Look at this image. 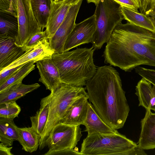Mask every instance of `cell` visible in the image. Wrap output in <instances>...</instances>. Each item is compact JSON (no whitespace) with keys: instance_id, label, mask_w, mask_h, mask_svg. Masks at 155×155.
Segmentation results:
<instances>
[{"instance_id":"cell-1","label":"cell","mask_w":155,"mask_h":155,"mask_svg":"<svg viewBox=\"0 0 155 155\" xmlns=\"http://www.w3.org/2000/svg\"><path fill=\"white\" fill-rule=\"evenodd\" d=\"M103 56L105 63L130 71L141 65L155 67V33L127 22L114 29Z\"/></svg>"},{"instance_id":"cell-2","label":"cell","mask_w":155,"mask_h":155,"mask_svg":"<svg viewBox=\"0 0 155 155\" xmlns=\"http://www.w3.org/2000/svg\"><path fill=\"white\" fill-rule=\"evenodd\" d=\"M85 86L89 101L103 121L114 129L122 128L130 108L118 71L110 65L98 67Z\"/></svg>"},{"instance_id":"cell-3","label":"cell","mask_w":155,"mask_h":155,"mask_svg":"<svg viewBox=\"0 0 155 155\" xmlns=\"http://www.w3.org/2000/svg\"><path fill=\"white\" fill-rule=\"evenodd\" d=\"M95 50L93 47L77 48L71 51L54 53L51 58L58 70L62 83L85 86L97 71L93 58Z\"/></svg>"},{"instance_id":"cell-4","label":"cell","mask_w":155,"mask_h":155,"mask_svg":"<svg viewBox=\"0 0 155 155\" xmlns=\"http://www.w3.org/2000/svg\"><path fill=\"white\" fill-rule=\"evenodd\" d=\"M85 87L62 83L48 96L49 113L44 134L39 142V148L45 146L51 129L58 124L70 105L78 98L87 95Z\"/></svg>"},{"instance_id":"cell-5","label":"cell","mask_w":155,"mask_h":155,"mask_svg":"<svg viewBox=\"0 0 155 155\" xmlns=\"http://www.w3.org/2000/svg\"><path fill=\"white\" fill-rule=\"evenodd\" d=\"M137 144L119 132L112 134H93L83 140L80 152L84 155H128Z\"/></svg>"},{"instance_id":"cell-6","label":"cell","mask_w":155,"mask_h":155,"mask_svg":"<svg viewBox=\"0 0 155 155\" xmlns=\"http://www.w3.org/2000/svg\"><path fill=\"white\" fill-rule=\"evenodd\" d=\"M121 7L113 0H101L96 5L94 15L96 29L91 42L95 50L109 41L115 28L124 19Z\"/></svg>"},{"instance_id":"cell-7","label":"cell","mask_w":155,"mask_h":155,"mask_svg":"<svg viewBox=\"0 0 155 155\" xmlns=\"http://www.w3.org/2000/svg\"><path fill=\"white\" fill-rule=\"evenodd\" d=\"M82 135L80 125L59 123L51 130L46 140L48 152L57 151L76 147Z\"/></svg>"},{"instance_id":"cell-8","label":"cell","mask_w":155,"mask_h":155,"mask_svg":"<svg viewBox=\"0 0 155 155\" xmlns=\"http://www.w3.org/2000/svg\"><path fill=\"white\" fill-rule=\"evenodd\" d=\"M18 30L15 44L23 47L36 33L43 31L33 12L30 0H18Z\"/></svg>"},{"instance_id":"cell-9","label":"cell","mask_w":155,"mask_h":155,"mask_svg":"<svg viewBox=\"0 0 155 155\" xmlns=\"http://www.w3.org/2000/svg\"><path fill=\"white\" fill-rule=\"evenodd\" d=\"M83 0L70 6L63 22L53 35L48 39L50 47L54 53L64 52L66 40L74 28L77 14Z\"/></svg>"},{"instance_id":"cell-10","label":"cell","mask_w":155,"mask_h":155,"mask_svg":"<svg viewBox=\"0 0 155 155\" xmlns=\"http://www.w3.org/2000/svg\"><path fill=\"white\" fill-rule=\"evenodd\" d=\"M96 29L95 16L94 14L75 26L68 36L64 44V52L82 44L91 42Z\"/></svg>"},{"instance_id":"cell-11","label":"cell","mask_w":155,"mask_h":155,"mask_svg":"<svg viewBox=\"0 0 155 155\" xmlns=\"http://www.w3.org/2000/svg\"><path fill=\"white\" fill-rule=\"evenodd\" d=\"M40 75L39 81L46 89L53 91L61 84L58 70L51 57L44 58L35 63Z\"/></svg>"},{"instance_id":"cell-12","label":"cell","mask_w":155,"mask_h":155,"mask_svg":"<svg viewBox=\"0 0 155 155\" xmlns=\"http://www.w3.org/2000/svg\"><path fill=\"white\" fill-rule=\"evenodd\" d=\"M88 100L87 95L77 99L70 105L58 123L73 126L83 125L87 116Z\"/></svg>"},{"instance_id":"cell-13","label":"cell","mask_w":155,"mask_h":155,"mask_svg":"<svg viewBox=\"0 0 155 155\" xmlns=\"http://www.w3.org/2000/svg\"><path fill=\"white\" fill-rule=\"evenodd\" d=\"M48 39L47 38L39 41L38 44L26 51L19 58L3 70L16 67L31 61L36 62L44 58L51 57L54 52L50 47Z\"/></svg>"},{"instance_id":"cell-14","label":"cell","mask_w":155,"mask_h":155,"mask_svg":"<svg viewBox=\"0 0 155 155\" xmlns=\"http://www.w3.org/2000/svg\"><path fill=\"white\" fill-rule=\"evenodd\" d=\"M16 38L0 36V71L13 63L25 52L15 44Z\"/></svg>"},{"instance_id":"cell-15","label":"cell","mask_w":155,"mask_h":155,"mask_svg":"<svg viewBox=\"0 0 155 155\" xmlns=\"http://www.w3.org/2000/svg\"><path fill=\"white\" fill-rule=\"evenodd\" d=\"M146 110L141 121V130L137 145L143 150L155 148V113L149 109Z\"/></svg>"},{"instance_id":"cell-16","label":"cell","mask_w":155,"mask_h":155,"mask_svg":"<svg viewBox=\"0 0 155 155\" xmlns=\"http://www.w3.org/2000/svg\"><path fill=\"white\" fill-rule=\"evenodd\" d=\"M87 135L93 134H112L118 133L117 130L114 129L106 124L95 111L92 104H88L87 116L83 124Z\"/></svg>"},{"instance_id":"cell-17","label":"cell","mask_w":155,"mask_h":155,"mask_svg":"<svg viewBox=\"0 0 155 155\" xmlns=\"http://www.w3.org/2000/svg\"><path fill=\"white\" fill-rule=\"evenodd\" d=\"M70 5L54 1L45 30L49 38L54 34L64 20Z\"/></svg>"},{"instance_id":"cell-18","label":"cell","mask_w":155,"mask_h":155,"mask_svg":"<svg viewBox=\"0 0 155 155\" xmlns=\"http://www.w3.org/2000/svg\"><path fill=\"white\" fill-rule=\"evenodd\" d=\"M136 94L139 101V106L155 112V85L142 78L136 87Z\"/></svg>"},{"instance_id":"cell-19","label":"cell","mask_w":155,"mask_h":155,"mask_svg":"<svg viewBox=\"0 0 155 155\" xmlns=\"http://www.w3.org/2000/svg\"><path fill=\"white\" fill-rule=\"evenodd\" d=\"M121 10L124 19L128 22L155 33V21L153 17L124 7L121 6Z\"/></svg>"},{"instance_id":"cell-20","label":"cell","mask_w":155,"mask_h":155,"mask_svg":"<svg viewBox=\"0 0 155 155\" xmlns=\"http://www.w3.org/2000/svg\"><path fill=\"white\" fill-rule=\"evenodd\" d=\"M18 141L22 146V150L30 153L36 151L39 146L40 137L31 127H17Z\"/></svg>"},{"instance_id":"cell-21","label":"cell","mask_w":155,"mask_h":155,"mask_svg":"<svg viewBox=\"0 0 155 155\" xmlns=\"http://www.w3.org/2000/svg\"><path fill=\"white\" fill-rule=\"evenodd\" d=\"M49 113V105L47 96L41 99L40 108L36 114L30 117L31 127L40 136V141L44 134Z\"/></svg>"},{"instance_id":"cell-22","label":"cell","mask_w":155,"mask_h":155,"mask_svg":"<svg viewBox=\"0 0 155 155\" xmlns=\"http://www.w3.org/2000/svg\"><path fill=\"white\" fill-rule=\"evenodd\" d=\"M18 30L17 15L0 10V36L16 38Z\"/></svg>"},{"instance_id":"cell-23","label":"cell","mask_w":155,"mask_h":155,"mask_svg":"<svg viewBox=\"0 0 155 155\" xmlns=\"http://www.w3.org/2000/svg\"><path fill=\"white\" fill-rule=\"evenodd\" d=\"M34 15L42 30L46 28L54 0H30Z\"/></svg>"},{"instance_id":"cell-24","label":"cell","mask_w":155,"mask_h":155,"mask_svg":"<svg viewBox=\"0 0 155 155\" xmlns=\"http://www.w3.org/2000/svg\"><path fill=\"white\" fill-rule=\"evenodd\" d=\"M37 83L25 84L22 83L18 84L0 93V104L16 100L28 93L37 89L40 87Z\"/></svg>"},{"instance_id":"cell-25","label":"cell","mask_w":155,"mask_h":155,"mask_svg":"<svg viewBox=\"0 0 155 155\" xmlns=\"http://www.w3.org/2000/svg\"><path fill=\"white\" fill-rule=\"evenodd\" d=\"M17 126L13 120L0 117V142L8 147L18 138Z\"/></svg>"},{"instance_id":"cell-26","label":"cell","mask_w":155,"mask_h":155,"mask_svg":"<svg viewBox=\"0 0 155 155\" xmlns=\"http://www.w3.org/2000/svg\"><path fill=\"white\" fill-rule=\"evenodd\" d=\"M35 61H30L21 67L12 76L1 84H0V93L22 82V80L35 68Z\"/></svg>"},{"instance_id":"cell-27","label":"cell","mask_w":155,"mask_h":155,"mask_svg":"<svg viewBox=\"0 0 155 155\" xmlns=\"http://www.w3.org/2000/svg\"><path fill=\"white\" fill-rule=\"evenodd\" d=\"M21 111L20 107L15 101L0 104V117L13 120L18 117Z\"/></svg>"},{"instance_id":"cell-28","label":"cell","mask_w":155,"mask_h":155,"mask_svg":"<svg viewBox=\"0 0 155 155\" xmlns=\"http://www.w3.org/2000/svg\"><path fill=\"white\" fill-rule=\"evenodd\" d=\"M47 38L48 37L45 30L38 32L29 39L25 44L23 48L26 52L38 44L39 41Z\"/></svg>"},{"instance_id":"cell-29","label":"cell","mask_w":155,"mask_h":155,"mask_svg":"<svg viewBox=\"0 0 155 155\" xmlns=\"http://www.w3.org/2000/svg\"><path fill=\"white\" fill-rule=\"evenodd\" d=\"M136 72L142 78L155 85V70L148 69L139 66L135 68Z\"/></svg>"},{"instance_id":"cell-30","label":"cell","mask_w":155,"mask_h":155,"mask_svg":"<svg viewBox=\"0 0 155 155\" xmlns=\"http://www.w3.org/2000/svg\"><path fill=\"white\" fill-rule=\"evenodd\" d=\"M18 0H0V10L17 15Z\"/></svg>"},{"instance_id":"cell-31","label":"cell","mask_w":155,"mask_h":155,"mask_svg":"<svg viewBox=\"0 0 155 155\" xmlns=\"http://www.w3.org/2000/svg\"><path fill=\"white\" fill-rule=\"evenodd\" d=\"M27 63L16 67L3 70L0 71V84L5 82L11 77L16 72Z\"/></svg>"},{"instance_id":"cell-32","label":"cell","mask_w":155,"mask_h":155,"mask_svg":"<svg viewBox=\"0 0 155 155\" xmlns=\"http://www.w3.org/2000/svg\"><path fill=\"white\" fill-rule=\"evenodd\" d=\"M140 13L147 15L150 11L155 8V0H139Z\"/></svg>"},{"instance_id":"cell-33","label":"cell","mask_w":155,"mask_h":155,"mask_svg":"<svg viewBox=\"0 0 155 155\" xmlns=\"http://www.w3.org/2000/svg\"><path fill=\"white\" fill-rule=\"evenodd\" d=\"M119 4L121 6L124 7L134 11L139 12L140 7L139 0H113Z\"/></svg>"},{"instance_id":"cell-34","label":"cell","mask_w":155,"mask_h":155,"mask_svg":"<svg viewBox=\"0 0 155 155\" xmlns=\"http://www.w3.org/2000/svg\"><path fill=\"white\" fill-rule=\"evenodd\" d=\"M45 155H81L78 147H75L72 149H68L63 150L51 152H47Z\"/></svg>"},{"instance_id":"cell-35","label":"cell","mask_w":155,"mask_h":155,"mask_svg":"<svg viewBox=\"0 0 155 155\" xmlns=\"http://www.w3.org/2000/svg\"><path fill=\"white\" fill-rule=\"evenodd\" d=\"M12 147H8L2 143H0V155H13L11 152Z\"/></svg>"},{"instance_id":"cell-36","label":"cell","mask_w":155,"mask_h":155,"mask_svg":"<svg viewBox=\"0 0 155 155\" xmlns=\"http://www.w3.org/2000/svg\"><path fill=\"white\" fill-rule=\"evenodd\" d=\"M81 0H61L60 2H63L70 6L77 4Z\"/></svg>"},{"instance_id":"cell-37","label":"cell","mask_w":155,"mask_h":155,"mask_svg":"<svg viewBox=\"0 0 155 155\" xmlns=\"http://www.w3.org/2000/svg\"><path fill=\"white\" fill-rule=\"evenodd\" d=\"M147 15L153 17L155 21V8L150 11Z\"/></svg>"},{"instance_id":"cell-38","label":"cell","mask_w":155,"mask_h":155,"mask_svg":"<svg viewBox=\"0 0 155 155\" xmlns=\"http://www.w3.org/2000/svg\"><path fill=\"white\" fill-rule=\"evenodd\" d=\"M88 3H93L96 5L101 0H86Z\"/></svg>"},{"instance_id":"cell-39","label":"cell","mask_w":155,"mask_h":155,"mask_svg":"<svg viewBox=\"0 0 155 155\" xmlns=\"http://www.w3.org/2000/svg\"><path fill=\"white\" fill-rule=\"evenodd\" d=\"M61 0H54V1L56 2H59Z\"/></svg>"}]
</instances>
